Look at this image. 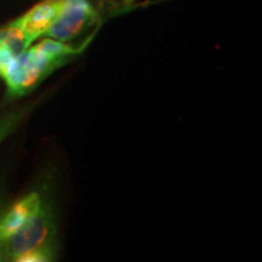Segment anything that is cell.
Listing matches in <instances>:
<instances>
[{
    "mask_svg": "<svg viewBox=\"0 0 262 262\" xmlns=\"http://www.w3.org/2000/svg\"><path fill=\"white\" fill-rule=\"evenodd\" d=\"M84 49V44L74 47L52 38L31 45L0 73L6 84L8 97L18 98L31 93L45 78L79 55Z\"/></svg>",
    "mask_w": 262,
    "mask_h": 262,
    "instance_id": "1",
    "label": "cell"
},
{
    "mask_svg": "<svg viewBox=\"0 0 262 262\" xmlns=\"http://www.w3.org/2000/svg\"><path fill=\"white\" fill-rule=\"evenodd\" d=\"M56 234L51 208L42 201L37 211L18 229L11 238L3 244V260L18 261L25 254L50 243Z\"/></svg>",
    "mask_w": 262,
    "mask_h": 262,
    "instance_id": "2",
    "label": "cell"
},
{
    "mask_svg": "<svg viewBox=\"0 0 262 262\" xmlns=\"http://www.w3.org/2000/svg\"><path fill=\"white\" fill-rule=\"evenodd\" d=\"M98 21V12L89 0H63L60 15L45 33L48 38L70 42Z\"/></svg>",
    "mask_w": 262,
    "mask_h": 262,
    "instance_id": "3",
    "label": "cell"
},
{
    "mask_svg": "<svg viewBox=\"0 0 262 262\" xmlns=\"http://www.w3.org/2000/svg\"><path fill=\"white\" fill-rule=\"evenodd\" d=\"M63 0H44L34 5L21 17L11 22L25 34L29 44H33L49 31L60 15Z\"/></svg>",
    "mask_w": 262,
    "mask_h": 262,
    "instance_id": "4",
    "label": "cell"
},
{
    "mask_svg": "<svg viewBox=\"0 0 262 262\" xmlns=\"http://www.w3.org/2000/svg\"><path fill=\"white\" fill-rule=\"evenodd\" d=\"M41 203V195L38 192H31L16 201L0 215V245L2 248L3 244L11 238L38 210Z\"/></svg>",
    "mask_w": 262,
    "mask_h": 262,
    "instance_id": "5",
    "label": "cell"
},
{
    "mask_svg": "<svg viewBox=\"0 0 262 262\" xmlns=\"http://www.w3.org/2000/svg\"><path fill=\"white\" fill-rule=\"evenodd\" d=\"M32 111V106H24L10 111L0 117V143L8 139L21 125L27 114Z\"/></svg>",
    "mask_w": 262,
    "mask_h": 262,
    "instance_id": "6",
    "label": "cell"
},
{
    "mask_svg": "<svg viewBox=\"0 0 262 262\" xmlns=\"http://www.w3.org/2000/svg\"><path fill=\"white\" fill-rule=\"evenodd\" d=\"M56 247L54 243L42 245V247L34 249V250L29 251V253L25 254L24 256L18 258L17 262H48L52 261L56 256L55 254Z\"/></svg>",
    "mask_w": 262,
    "mask_h": 262,
    "instance_id": "7",
    "label": "cell"
},
{
    "mask_svg": "<svg viewBox=\"0 0 262 262\" xmlns=\"http://www.w3.org/2000/svg\"><path fill=\"white\" fill-rule=\"evenodd\" d=\"M3 260V250H2V245H0V261Z\"/></svg>",
    "mask_w": 262,
    "mask_h": 262,
    "instance_id": "8",
    "label": "cell"
}]
</instances>
